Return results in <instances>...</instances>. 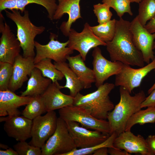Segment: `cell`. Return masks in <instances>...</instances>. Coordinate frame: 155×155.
Segmentation results:
<instances>
[{
    "label": "cell",
    "instance_id": "ffe728a7",
    "mask_svg": "<svg viewBox=\"0 0 155 155\" xmlns=\"http://www.w3.org/2000/svg\"><path fill=\"white\" fill-rule=\"evenodd\" d=\"M58 82H52L41 95L46 112L73 105L74 97L62 93Z\"/></svg>",
    "mask_w": 155,
    "mask_h": 155
},
{
    "label": "cell",
    "instance_id": "7a4b0ae2",
    "mask_svg": "<svg viewBox=\"0 0 155 155\" xmlns=\"http://www.w3.org/2000/svg\"><path fill=\"white\" fill-rule=\"evenodd\" d=\"M119 90L120 101L109 113L107 119L110 127V135L115 133L117 136L125 131L128 120L141 110V104L146 98L143 90L133 96L123 87L120 86Z\"/></svg>",
    "mask_w": 155,
    "mask_h": 155
},
{
    "label": "cell",
    "instance_id": "3957f363",
    "mask_svg": "<svg viewBox=\"0 0 155 155\" xmlns=\"http://www.w3.org/2000/svg\"><path fill=\"white\" fill-rule=\"evenodd\" d=\"M115 86L113 84L106 83L92 92L85 95L79 92L74 97L73 105L85 108L96 118L106 120L115 107L109 95Z\"/></svg>",
    "mask_w": 155,
    "mask_h": 155
},
{
    "label": "cell",
    "instance_id": "52a82bcc",
    "mask_svg": "<svg viewBox=\"0 0 155 155\" xmlns=\"http://www.w3.org/2000/svg\"><path fill=\"white\" fill-rule=\"evenodd\" d=\"M57 119L55 112L52 111L33 119L31 133L32 139L29 144L41 148L55 131Z\"/></svg>",
    "mask_w": 155,
    "mask_h": 155
},
{
    "label": "cell",
    "instance_id": "d6986e66",
    "mask_svg": "<svg viewBox=\"0 0 155 155\" xmlns=\"http://www.w3.org/2000/svg\"><path fill=\"white\" fill-rule=\"evenodd\" d=\"M32 98L31 96H18L9 89L0 90V117L19 115L21 112L18 108L27 105Z\"/></svg>",
    "mask_w": 155,
    "mask_h": 155
},
{
    "label": "cell",
    "instance_id": "b9f144b4",
    "mask_svg": "<svg viewBox=\"0 0 155 155\" xmlns=\"http://www.w3.org/2000/svg\"><path fill=\"white\" fill-rule=\"evenodd\" d=\"M155 71V69H154ZM155 89V82L148 91V94H150Z\"/></svg>",
    "mask_w": 155,
    "mask_h": 155
},
{
    "label": "cell",
    "instance_id": "44dd1931",
    "mask_svg": "<svg viewBox=\"0 0 155 155\" xmlns=\"http://www.w3.org/2000/svg\"><path fill=\"white\" fill-rule=\"evenodd\" d=\"M66 59L69 67L78 77L84 88L91 87L92 84L95 82L94 72L93 69L86 65L81 55L80 54L73 56L69 55L67 56Z\"/></svg>",
    "mask_w": 155,
    "mask_h": 155
},
{
    "label": "cell",
    "instance_id": "9a60e30c",
    "mask_svg": "<svg viewBox=\"0 0 155 155\" xmlns=\"http://www.w3.org/2000/svg\"><path fill=\"white\" fill-rule=\"evenodd\" d=\"M113 145L115 148L125 150L130 154L154 155L146 139L140 135H135L131 131H125L117 136Z\"/></svg>",
    "mask_w": 155,
    "mask_h": 155
},
{
    "label": "cell",
    "instance_id": "277c9868",
    "mask_svg": "<svg viewBox=\"0 0 155 155\" xmlns=\"http://www.w3.org/2000/svg\"><path fill=\"white\" fill-rule=\"evenodd\" d=\"M5 11L7 16L16 25L17 38L22 49L23 57L34 58V38L37 35L44 31L45 27L34 24L30 20L27 10H25L23 15H22L18 10H13L10 12Z\"/></svg>",
    "mask_w": 155,
    "mask_h": 155
},
{
    "label": "cell",
    "instance_id": "5bb4252c",
    "mask_svg": "<svg viewBox=\"0 0 155 155\" xmlns=\"http://www.w3.org/2000/svg\"><path fill=\"white\" fill-rule=\"evenodd\" d=\"M0 62L13 65L16 57L20 55L21 47L17 38L7 23L3 24V16L0 13Z\"/></svg>",
    "mask_w": 155,
    "mask_h": 155
},
{
    "label": "cell",
    "instance_id": "83f0119b",
    "mask_svg": "<svg viewBox=\"0 0 155 155\" xmlns=\"http://www.w3.org/2000/svg\"><path fill=\"white\" fill-rule=\"evenodd\" d=\"M57 0H17L16 9L22 13L25 11V8L28 4L35 3L40 5L44 7L48 14L50 20H53V16L57 9Z\"/></svg>",
    "mask_w": 155,
    "mask_h": 155
},
{
    "label": "cell",
    "instance_id": "e575fe53",
    "mask_svg": "<svg viewBox=\"0 0 155 155\" xmlns=\"http://www.w3.org/2000/svg\"><path fill=\"white\" fill-rule=\"evenodd\" d=\"M17 0H0V11L8 9H16Z\"/></svg>",
    "mask_w": 155,
    "mask_h": 155
},
{
    "label": "cell",
    "instance_id": "cb8c5ba5",
    "mask_svg": "<svg viewBox=\"0 0 155 155\" xmlns=\"http://www.w3.org/2000/svg\"><path fill=\"white\" fill-rule=\"evenodd\" d=\"M155 122V106H150L145 110H140L133 114L128 120L125 131H131L134 125H143Z\"/></svg>",
    "mask_w": 155,
    "mask_h": 155
},
{
    "label": "cell",
    "instance_id": "7c38bea8",
    "mask_svg": "<svg viewBox=\"0 0 155 155\" xmlns=\"http://www.w3.org/2000/svg\"><path fill=\"white\" fill-rule=\"evenodd\" d=\"M65 122L77 148H87L101 143L110 135L97 130H89L75 121Z\"/></svg>",
    "mask_w": 155,
    "mask_h": 155
},
{
    "label": "cell",
    "instance_id": "4fadbf2b",
    "mask_svg": "<svg viewBox=\"0 0 155 155\" xmlns=\"http://www.w3.org/2000/svg\"><path fill=\"white\" fill-rule=\"evenodd\" d=\"M155 69V56L151 62L139 69L124 64L121 72L115 75V85L124 87L131 94L135 88L140 86L144 77Z\"/></svg>",
    "mask_w": 155,
    "mask_h": 155
},
{
    "label": "cell",
    "instance_id": "f1b7e54d",
    "mask_svg": "<svg viewBox=\"0 0 155 155\" xmlns=\"http://www.w3.org/2000/svg\"><path fill=\"white\" fill-rule=\"evenodd\" d=\"M139 4L137 16L140 24L144 27L148 21L155 17V0H143Z\"/></svg>",
    "mask_w": 155,
    "mask_h": 155
},
{
    "label": "cell",
    "instance_id": "2e32d148",
    "mask_svg": "<svg viewBox=\"0 0 155 155\" xmlns=\"http://www.w3.org/2000/svg\"><path fill=\"white\" fill-rule=\"evenodd\" d=\"M0 121H5L3 129L7 135L17 141H26L31 137L32 120L23 116L1 117Z\"/></svg>",
    "mask_w": 155,
    "mask_h": 155
},
{
    "label": "cell",
    "instance_id": "1f68e13d",
    "mask_svg": "<svg viewBox=\"0 0 155 155\" xmlns=\"http://www.w3.org/2000/svg\"><path fill=\"white\" fill-rule=\"evenodd\" d=\"M13 70V65L0 62V90L8 89V86Z\"/></svg>",
    "mask_w": 155,
    "mask_h": 155
},
{
    "label": "cell",
    "instance_id": "4dcf8cb0",
    "mask_svg": "<svg viewBox=\"0 0 155 155\" xmlns=\"http://www.w3.org/2000/svg\"><path fill=\"white\" fill-rule=\"evenodd\" d=\"M102 3L108 5L116 12L117 15L121 18L125 13L132 16L130 0H102Z\"/></svg>",
    "mask_w": 155,
    "mask_h": 155
},
{
    "label": "cell",
    "instance_id": "d590c367",
    "mask_svg": "<svg viewBox=\"0 0 155 155\" xmlns=\"http://www.w3.org/2000/svg\"><path fill=\"white\" fill-rule=\"evenodd\" d=\"M150 106H155V89L146 98L141 105L142 108Z\"/></svg>",
    "mask_w": 155,
    "mask_h": 155
},
{
    "label": "cell",
    "instance_id": "836d02e7",
    "mask_svg": "<svg viewBox=\"0 0 155 155\" xmlns=\"http://www.w3.org/2000/svg\"><path fill=\"white\" fill-rule=\"evenodd\" d=\"M13 148L18 155H41V148L32 146L26 141L18 142Z\"/></svg>",
    "mask_w": 155,
    "mask_h": 155
},
{
    "label": "cell",
    "instance_id": "7402d4cb",
    "mask_svg": "<svg viewBox=\"0 0 155 155\" xmlns=\"http://www.w3.org/2000/svg\"><path fill=\"white\" fill-rule=\"evenodd\" d=\"M52 82L51 80L42 75L41 71L34 67L32 70L26 90L21 96H33L41 95Z\"/></svg>",
    "mask_w": 155,
    "mask_h": 155
},
{
    "label": "cell",
    "instance_id": "9c48e42d",
    "mask_svg": "<svg viewBox=\"0 0 155 155\" xmlns=\"http://www.w3.org/2000/svg\"><path fill=\"white\" fill-rule=\"evenodd\" d=\"M56 38L55 34L51 33L50 40L47 44L43 45L35 41L36 51L34 58L35 64L45 58L50 59L56 62H65L67 56L73 53L74 50L67 46L68 40L61 42L55 40Z\"/></svg>",
    "mask_w": 155,
    "mask_h": 155
},
{
    "label": "cell",
    "instance_id": "60d3db41",
    "mask_svg": "<svg viewBox=\"0 0 155 155\" xmlns=\"http://www.w3.org/2000/svg\"><path fill=\"white\" fill-rule=\"evenodd\" d=\"M108 148H101L96 151L92 154L93 155H108Z\"/></svg>",
    "mask_w": 155,
    "mask_h": 155
},
{
    "label": "cell",
    "instance_id": "5b68a950",
    "mask_svg": "<svg viewBox=\"0 0 155 155\" xmlns=\"http://www.w3.org/2000/svg\"><path fill=\"white\" fill-rule=\"evenodd\" d=\"M77 148L65 122L58 118L56 129L41 148V155H65Z\"/></svg>",
    "mask_w": 155,
    "mask_h": 155
},
{
    "label": "cell",
    "instance_id": "484cf974",
    "mask_svg": "<svg viewBox=\"0 0 155 155\" xmlns=\"http://www.w3.org/2000/svg\"><path fill=\"white\" fill-rule=\"evenodd\" d=\"M117 20L115 19L104 24L91 26L90 28L94 33L106 43L113 39L116 31Z\"/></svg>",
    "mask_w": 155,
    "mask_h": 155
},
{
    "label": "cell",
    "instance_id": "ab89813d",
    "mask_svg": "<svg viewBox=\"0 0 155 155\" xmlns=\"http://www.w3.org/2000/svg\"><path fill=\"white\" fill-rule=\"evenodd\" d=\"M0 155H18L17 152L14 149L9 148L5 150H0Z\"/></svg>",
    "mask_w": 155,
    "mask_h": 155
},
{
    "label": "cell",
    "instance_id": "d4e9b609",
    "mask_svg": "<svg viewBox=\"0 0 155 155\" xmlns=\"http://www.w3.org/2000/svg\"><path fill=\"white\" fill-rule=\"evenodd\" d=\"M49 58L43 59L35 64L34 67L41 71L44 77L50 79L53 83H57L62 80L64 76L63 73L57 69Z\"/></svg>",
    "mask_w": 155,
    "mask_h": 155
},
{
    "label": "cell",
    "instance_id": "ee69618b",
    "mask_svg": "<svg viewBox=\"0 0 155 155\" xmlns=\"http://www.w3.org/2000/svg\"><path fill=\"white\" fill-rule=\"evenodd\" d=\"M143 0H130L131 3L135 2L139 3Z\"/></svg>",
    "mask_w": 155,
    "mask_h": 155
},
{
    "label": "cell",
    "instance_id": "8992f818",
    "mask_svg": "<svg viewBox=\"0 0 155 155\" xmlns=\"http://www.w3.org/2000/svg\"><path fill=\"white\" fill-rule=\"evenodd\" d=\"M58 113L59 117L65 122L75 121L88 129L110 134V127L108 121L94 117L82 107L71 105L59 109Z\"/></svg>",
    "mask_w": 155,
    "mask_h": 155
},
{
    "label": "cell",
    "instance_id": "74e56055",
    "mask_svg": "<svg viewBox=\"0 0 155 155\" xmlns=\"http://www.w3.org/2000/svg\"><path fill=\"white\" fill-rule=\"evenodd\" d=\"M146 140L150 150L155 155V135H150Z\"/></svg>",
    "mask_w": 155,
    "mask_h": 155
},
{
    "label": "cell",
    "instance_id": "7bdbcfd3",
    "mask_svg": "<svg viewBox=\"0 0 155 155\" xmlns=\"http://www.w3.org/2000/svg\"><path fill=\"white\" fill-rule=\"evenodd\" d=\"M0 148L5 149H7L9 148V147L7 145L2 144H0Z\"/></svg>",
    "mask_w": 155,
    "mask_h": 155
},
{
    "label": "cell",
    "instance_id": "4316f807",
    "mask_svg": "<svg viewBox=\"0 0 155 155\" xmlns=\"http://www.w3.org/2000/svg\"><path fill=\"white\" fill-rule=\"evenodd\" d=\"M45 112H46L45 106L41 95H38L32 96L31 100L26 105L22 114L32 120Z\"/></svg>",
    "mask_w": 155,
    "mask_h": 155
},
{
    "label": "cell",
    "instance_id": "d6a6232c",
    "mask_svg": "<svg viewBox=\"0 0 155 155\" xmlns=\"http://www.w3.org/2000/svg\"><path fill=\"white\" fill-rule=\"evenodd\" d=\"M93 10L97 18L99 24L104 23L111 20L113 14L110 11V7L105 3H98L94 5Z\"/></svg>",
    "mask_w": 155,
    "mask_h": 155
},
{
    "label": "cell",
    "instance_id": "e0dca14e",
    "mask_svg": "<svg viewBox=\"0 0 155 155\" xmlns=\"http://www.w3.org/2000/svg\"><path fill=\"white\" fill-rule=\"evenodd\" d=\"M81 0H57L58 4L53 16V20L60 19L65 13L68 15V19L63 22L60 29L66 36H68L72 24L78 19L82 18L80 2Z\"/></svg>",
    "mask_w": 155,
    "mask_h": 155
},
{
    "label": "cell",
    "instance_id": "ac0fdd59",
    "mask_svg": "<svg viewBox=\"0 0 155 155\" xmlns=\"http://www.w3.org/2000/svg\"><path fill=\"white\" fill-rule=\"evenodd\" d=\"M34 58H26L20 54L17 56L13 64L12 74L8 86V89L15 92L21 88L24 83L30 76L34 67Z\"/></svg>",
    "mask_w": 155,
    "mask_h": 155
},
{
    "label": "cell",
    "instance_id": "8fae6325",
    "mask_svg": "<svg viewBox=\"0 0 155 155\" xmlns=\"http://www.w3.org/2000/svg\"><path fill=\"white\" fill-rule=\"evenodd\" d=\"M92 56L95 83L97 88L103 84L111 76L119 73L124 65L119 61H111L106 59L102 55L101 49L98 46L94 48Z\"/></svg>",
    "mask_w": 155,
    "mask_h": 155
},
{
    "label": "cell",
    "instance_id": "8d00e7d4",
    "mask_svg": "<svg viewBox=\"0 0 155 155\" xmlns=\"http://www.w3.org/2000/svg\"><path fill=\"white\" fill-rule=\"evenodd\" d=\"M108 154L111 155H130L125 150L117 148L115 147L108 148Z\"/></svg>",
    "mask_w": 155,
    "mask_h": 155
},
{
    "label": "cell",
    "instance_id": "ba28073f",
    "mask_svg": "<svg viewBox=\"0 0 155 155\" xmlns=\"http://www.w3.org/2000/svg\"><path fill=\"white\" fill-rule=\"evenodd\" d=\"M68 37L67 46L78 51L84 61L91 49L99 46H106V44L94 33L87 22L85 24L83 30L80 32L71 28Z\"/></svg>",
    "mask_w": 155,
    "mask_h": 155
},
{
    "label": "cell",
    "instance_id": "6da1fadb",
    "mask_svg": "<svg viewBox=\"0 0 155 155\" xmlns=\"http://www.w3.org/2000/svg\"><path fill=\"white\" fill-rule=\"evenodd\" d=\"M117 20L116 29L112 40L106 43V49L111 61L142 67L144 61L142 53L134 45L130 30V22L122 17Z\"/></svg>",
    "mask_w": 155,
    "mask_h": 155
},
{
    "label": "cell",
    "instance_id": "603a6c76",
    "mask_svg": "<svg viewBox=\"0 0 155 155\" xmlns=\"http://www.w3.org/2000/svg\"><path fill=\"white\" fill-rule=\"evenodd\" d=\"M54 64L56 68L63 73L66 79L65 85L63 86H60V88H68L69 90L70 95L75 97L84 89L81 81L65 61L54 62Z\"/></svg>",
    "mask_w": 155,
    "mask_h": 155
},
{
    "label": "cell",
    "instance_id": "f546056e",
    "mask_svg": "<svg viewBox=\"0 0 155 155\" xmlns=\"http://www.w3.org/2000/svg\"><path fill=\"white\" fill-rule=\"evenodd\" d=\"M117 135L113 133L103 142L91 147L77 149L76 148L65 155H88L92 154L97 150L102 147L114 148V141Z\"/></svg>",
    "mask_w": 155,
    "mask_h": 155
},
{
    "label": "cell",
    "instance_id": "f35d334b",
    "mask_svg": "<svg viewBox=\"0 0 155 155\" xmlns=\"http://www.w3.org/2000/svg\"><path fill=\"white\" fill-rule=\"evenodd\" d=\"M144 28L150 33H155V17L149 20L144 26Z\"/></svg>",
    "mask_w": 155,
    "mask_h": 155
},
{
    "label": "cell",
    "instance_id": "30bf717a",
    "mask_svg": "<svg viewBox=\"0 0 155 155\" xmlns=\"http://www.w3.org/2000/svg\"><path fill=\"white\" fill-rule=\"evenodd\" d=\"M130 30L134 45L142 53L144 62L150 63L155 57V33H149L140 24L137 16L130 22Z\"/></svg>",
    "mask_w": 155,
    "mask_h": 155
}]
</instances>
